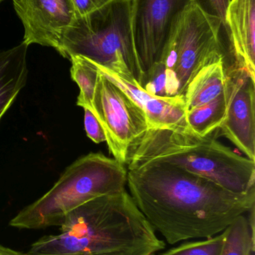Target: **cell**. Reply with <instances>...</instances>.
<instances>
[{"label":"cell","mask_w":255,"mask_h":255,"mask_svg":"<svg viewBox=\"0 0 255 255\" xmlns=\"http://www.w3.org/2000/svg\"><path fill=\"white\" fill-rule=\"evenodd\" d=\"M127 184L139 211L171 245L212 238L255 207V190L233 193L166 163L128 169Z\"/></svg>","instance_id":"obj_1"},{"label":"cell","mask_w":255,"mask_h":255,"mask_svg":"<svg viewBox=\"0 0 255 255\" xmlns=\"http://www.w3.org/2000/svg\"><path fill=\"white\" fill-rule=\"evenodd\" d=\"M58 235L33 243L27 255H151L166 248L124 190L70 211Z\"/></svg>","instance_id":"obj_2"},{"label":"cell","mask_w":255,"mask_h":255,"mask_svg":"<svg viewBox=\"0 0 255 255\" xmlns=\"http://www.w3.org/2000/svg\"><path fill=\"white\" fill-rule=\"evenodd\" d=\"M163 163L207 178L235 193L255 190V161L241 155L210 134L188 127L148 129L129 157L127 169Z\"/></svg>","instance_id":"obj_3"},{"label":"cell","mask_w":255,"mask_h":255,"mask_svg":"<svg viewBox=\"0 0 255 255\" xmlns=\"http://www.w3.org/2000/svg\"><path fill=\"white\" fill-rule=\"evenodd\" d=\"M127 181L125 165L103 153H89L67 166L50 190L19 211L9 226L21 230L59 227L70 211L126 190Z\"/></svg>","instance_id":"obj_4"},{"label":"cell","mask_w":255,"mask_h":255,"mask_svg":"<svg viewBox=\"0 0 255 255\" xmlns=\"http://www.w3.org/2000/svg\"><path fill=\"white\" fill-rule=\"evenodd\" d=\"M133 0H115L82 17L76 18L57 52L70 60L85 57L134 85L142 71L132 26Z\"/></svg>","instance_id":"obj_5"},{"label":"cell","mask_w":255,"mask_h":255,"mask_svg":"<svg viewBox=\"0 0 255 255\" xmlns=\"http://www.w3.org/2000/svg\"><path fill=\"white\" fill-rule=\"evenodd\" d=\"M223 22L193 3L177 24L159 60L166 79V97L184 96L193 77L224 58L220 40Z\"/></svg>","instance_id":"obj_6"},{"label":"cell","mask_w":255,"mask_h":255,"mask_svg":"<svg viewBox=\"0 0 255 255\" xmlns=\"http://www.w3.org/2000/svg\"><path fill=\"white\" fill-rule=\"evenodd\" d=\"M91 112L104 130L113 158L127 165L133 148L148 130L143 111L99 70Z\"/></svg>","instance_id":"obj_7"},{"label":"cell","mask_w":255,"mask_h":255,"mask_svg":"<svg viewBox=\"0 0 255 255\" xmlns=\"http://www.w3.org/2000/svg\"><path fill=\"white\" fill-rule=\"evenodd\" d=\"M193 3L194 0H133L132 26L142 77L158 62L175 26Z\"/></svg>","instance_id":"obj_8"},{"label":"cell","mask_w":255,"mask_h":255,"mask_svg":"<svg viewBox=\"0 0 255 255\" xmlns=\"http://www.w3.org/2000/svg\"><path fill=\"white\" fill-rule=\"evenodd\" d=\"M227 113L220 128L246 157L255 161V80L244 69H226Z\"/></svg>","instance_id":"obj_9"},{"label":"cell","mask_w":255,"mask_h":255,"mask_svg":"<svg viewBox=\"0 0 255 255\" xmlns=\"http://www.w3.org/2000/svg\"><path fill=\"white\" fill-rule=\"evenodd\" d=\"M24 28L22 42L58 51L76 19L71 0H13Z\"/></svg>","instance_id":"obj_10"},{"label":"cell","mask_w":255,"mask_h":255,"mask_svg":"<svg viewBox=\"0 0 255 255\" xmlns=\"http://www.w3.org/2000/svg\"><path fill=\"white\" fill-rule=\"evenodd\" d=\"M97 65L109 80L119 87L143 111L148 129L187 127L184 96L163 97L152 95L139 88V85H133L98 64Z\"/></svg>","instance_id":"obj_11"},{"label":"cell","mask_w":255,"mask_h":255,"mask_svg":"<svg viewBox=\"0 0 255 255\" xmlns=\"http://www.w3.org/2000/svg\"><path fill=\"white\" fill-rule=\"evenodd\" d=\"M234 65L255 80V0H230L225 16Z\"/></svg>","instance_id":"obj_12"},{"label":"cell","mask_w":255,"mask_h":255,"mask_svg":"<svg viewBox=\"0 0 255 255\" xmlns=\"http://www.w3.org/2000/svg\"><path fill=\"white\" fill-rule=\"evenodd\" d=\"M28 47L22 42L0 51V122L26 85Z\"/></svg>","instance_id":"obj_13"},{"label":"cell","mask_w":255,"mask_h":255,"mask_svg":"<svg viewBox=\"0 0 255 255\" xmlns=\"http://www.w3.org/2000/svg\"><path fill=\"white\" fill-rule=\"evenodd\" d=\"M226 82L224 58L204 67L192 79L186 89L184 98L187 111L218 97L226 88Z\"/></svg>","instance_id":"obj_14"},{"label":"cell","mask_w":255,"mask_h":255,"mask_svg":"<svg viewBox=\"0 0 255 255\" xmlns=\"http://www.w3.org/2000/svg\"><path fill=\"white\" fill-rule=\"evenodd\" d=\"M227 113L226 88L217 98L210 103L187 111L186 122L193 133L201 136L212 134L220 128Z\"/></svg>","instance_id":"obj_15"},{"label":"cell","mask_w":255,"mask_h":255,"mask_svg":"<svg viewBox=\"0 0 255 255\" xmlns=\"http://www.w3.org/2000/svg\"><path fill=\"white\" fill-rule=\"evenodd\" d=\"M237 217L224 231L221 255H252L255 251V208Z\"/></svg>","instance_id":"obj_16"},{"label":"cell","mask_w":255,"mask_h":255,"mask_svg":"<svg viewBox=\"0 0 255 255\" xmlns=\"http://www.w3.org/2000/svg\"><path fill=\"white\" fill-rule=\"evenodd\" d=\"M70 76L79 88L76 105L92 112V103L99 76V69L94 61L80 55L71 57Z\"/></svg>","instance_id":"obj_17"},{"label":"cell","mask_w":255,"mask_h":255,"mask_svg":"<svg viewBox=\"0 0 255 255\" xmlns=\"http://www.w3.org/2000/svg\"><path fill=\"white\" fill-rule=\"evenodd\" d=\"M224 231L205 241L187 243L171 249L163 255H221L224 245Z\"/></svg>","instance_id":"obj_18"},{"label":"cell","mask_w":255,"mask_h":255,"mask_svg":"<svg viewBox=\"0 0 255 255\" xmlns=\"http://www.w3.org/2000/svg\"><path fill=\"white\" fill-rule=\"evenodd\" d=\"M84 127L87 136L95 143L106 142V138L102 126L94 114L84 109Z\"/></svg>","instance_id":"obj_19"},{"label":"cell","mask_w":255,"mask_h":255,"mask_svg":"<svg viewBox=\"0 0 255 255\" xmlns=\"http://www.w3.org/2000/svg\"><path fill=\"white\" fill-rule=\"evenodd\" d=\"M230 0H194V3L205 13L222 21L226 27L225 16Z\"/></svg>","instance_id":"obj_20"},{"label":"cell","mask_w":255,"mask_h":255,"mask_svg":"<svg viewBox=\"0 0 255 255\" xmlns=\"http://www.w3.org/2000/svg\"><path fill=\"white\" fill-rule=\"evenodd\" d=\"M76 18L90 14L115 0H71Z\"/></svg>","instance_id":"obj_21"},{"label":"cell","mask_w":255,"mask_h":255,"mask_svg":"<svg viewBox=\"0 0 255 255\" xmlns=\"http://www.w3.org/2000/svg\"><path fill=\"white\" fill-rule=\"evenodd\" d=\"M0 255H27L26 253H21V252L16 251L12 250L8 247L0 244Z\"/></svg>","instance_id":"obj_22"},{"label":"cell","mask_w":255,"mask_h":255,"mask_svg":"<svg viewBox=\"0 0 255 255\" xmlns=\"http://www.w3.org/2000/svg\"><path fill=\"white\" fill-rule=\"evenodd\" d=\"M2 1H4V0H0V2H1Z\"/></svg>","instance_id":"obj_23"},{"label":"cell","mask_w":255,"mask_h":255,"mask_svg":"<svg viewBox=\"0 0 255 255\" xmlns=\"http://www.w3.org/2000/svg\"><path fill=\"white\" fill-rule=\"evenodd\" d=\"M156 255V254H153V255Z\"/></svg>","instance_id":"obj_24"}]
</instances>
